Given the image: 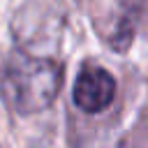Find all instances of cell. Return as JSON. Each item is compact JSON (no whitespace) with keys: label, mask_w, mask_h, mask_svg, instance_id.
I'll list each match as a JSON object with an SVG mask.
<instances>
[{"label":"cell","mask_w":148,"mask_h":148,"mask_svg":"<svg viewBox=\"0 0 148 148\" xmlns=\"http://www.w3.org/2000/svg\"><path fill=\"white\" fill-rule=\"evenodd\" d=\"M62 86V65L53 58L14 51L0 76L5 102L21 116L39 113L53 104Z\"/></svg>","instance_id":"cell-1"},{"label":"cell","mask_w":148,"mask_h":148,"mask_svg":"<svg viewBox=\"0 0 148 148\" xmlns=\"http://www.w3.org/2000/svg\"><path fill=\"white\" fill-rule=\"evenodd\" d=\"M72 97L81 111L99 113L116 97V79L99 65H83L74 81Z\"/></svg>","instance_id":"cell-2"},{"label":"cell","mask_w":148,"mask_h":148,"mask_svg":"<svg viewBox=\"0 0 148 148\" xmlns=\"http://www.w3.org/2000/svg\"><path fill=\"white\" fill-rule=\"evenodd\" d=\"M118 148H130V146H127V143H120V146H118Z\"/></svg>","instance_id":"cell-3"}]
</instances>
